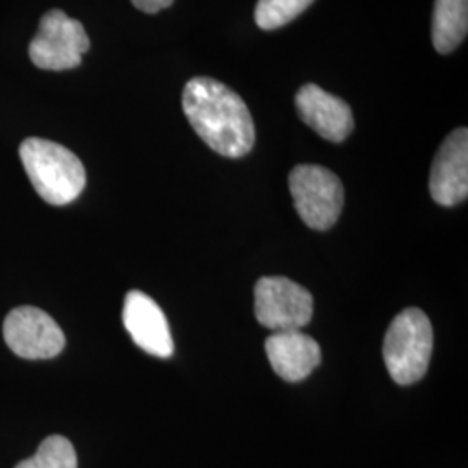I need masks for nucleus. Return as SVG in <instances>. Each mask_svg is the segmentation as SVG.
Instances as JSON below:
<instances>
[{
	"mask_svg": "<svg viewBox=\"0 0 468 468\" xmlns=\"http://www.w3.org/2000/svg\"><path fill=\"white\" fill-rule=\"evenodd\" d=\"M183 110L193 131L218 154L241 158L253 148L250 110L228 85L208 77L191 79L183 90Z\"/></svg>",
	"mask_w": 468,
	"mask_h": 468,
	"instance_id": "nucleus-1",
	"label": "nucleus"
},
{
	"mask_svg": "<svg viewBox=\"0 0 468 468\" xmlns=\"http://www.w3.org/2000/svg\"><path fill=\"white\" fill-rule=\"evenodd\" d=\"M19 158L37 195L49 205L63 207L77 200L84 191V164L65 146L30 137L19 146Z\"/></svg>",
	"mask_w": 468,
	"mask_h": 468,
	"instance_id": "nucleus-2",
	"label": "nucleus"
},
{
	"mask_svg": "<svg viewBox=\"0 0 468 468\" xmlns=\"http://www.w3.org/2000/svg\"><path fill=\"white\" fill-rule=\"evenodd\" d=\"M434 349L432 324L423 311L408 307L392 319L384 340V361L392 380L417 384L431 365Z\"/></svg>",
	"mask_w": 468,
	"mask_h": 468,
	"instance_id": "nucleus-3",
	"label": "nucleus"
},
{
	"mask_svg": "<svg viewBox=\"0 0 468 468\" xmlns=\"http://www.w3.org/2000/svg\"><path fill=\"white\" fill-rule=\"evenodd\" d=\"M290 193L303 224L316 231L330 229L344 208V186L332 170L297 165L288 177Z\"/></svg>",
	"mask_w": 468,
	"mask_h": 468,
	"instance_id": "nucleus-4",
	"label": "nucleus"
},
{
	"mask_svg": "<svg viewBox=\"0 0 468 468\" xmlns=\"http://www.w3.org/2000/svg\"><path fill=\"white\" fill-rule=\"evenodd\" d=\"M89 48L90 42L84 25L59 9H52L40 19L28 54L40 69L65 71L79 67Z\"/></svg>",
	"mask_w": 468,
	"mask_h": 468,
	"instance_id": "nucleus-5",
	"label": "nucleus"
},
{
	"mask_svg": "<svg viewBox=\"0 0 468 468\" xmlns=\"http://www.w3.org/2000/svg\"><path fill=\"white\" fill-rule=\"evenodd\" d=\"M314 302L305 290L283 276H266L255 284V316L272 332L301 330L313 319Z\"/></svg>",
	"mask_w": 468,
	"mask_h": 468,
	"instance_id": "nucleus-6",
	"label": "nucleus"
},
{
	"mask_svg": "<svg viewBox=\"0 0 468 468\" xmlns=\"http://www.w3.org/2000/svg\"><path fill=\"white\" fill-rule=\"evenodd\" d=\"M4 338L23 359H50L65 349V334L48 313L37 307H17L4 321Z\"/></svg>",
	"mask_w": 468,
	"mask_h": 468,
	"instance_id": "nucleus-7",
	"label": "nucleus"
},
{
	"mask_svg": "<svg viewBox=\"0 0 468 468\" xmlns=\"http://www.w3.org/2000/svg\"><path fill=\"white\" fill-rule=\"evenodd\" d=\"M431 197L441 207H454L468 197V131L456 129L444 139L431 168Z\"/></svg>",
	"mask_w": 468,
	"mask_h": 468,
	"instance_id": "nucleus-8",
	"label": "nucleus"
},
{
	"mask_svg": "<svg viewBox=\"0 0 468 468\" xmlns=\"http://www.w3.org/2000/svg\"><path fill=\"white\" fill-rule=\"evenodd\" d=\"M123 324L135 346L154 357L168 359L174 340L162 307L150 295L133 290L123 302Z\"/></svg>",
	"mask_w": 468,
	"mask_h": 468,
	"instance_id": "nucleus-9",
	"label": "nucleus"
},
{
	"mask_svg": "<svg viewBox=\"0 0 468 468\" xmlns=\"http://www.w3.org/2000/svg\"><path fill=\"white\" fill-rule=\"evenodd\" d=\"M295 108L302 122L326 141L342 143L354 131L351 106L316 84L303 85L299 89Z\"/></svg>",
	"mask_w": 468,
	"mask_h": 468,
	"instance_id": "nucleus-10",
	"label": "nucleus"
},
{
	"mask_svg": "<svg viewBox=\"0 0 468 468\" xmlns=\"http://www.w3.org/2000/svg\"><path fill=\"white\" fill-rule=\"evenodd\" d=\"M266 354L276 375L292 384L305 380L321 363L318 342L301 330L274 332L266 340Z\"/></svg>",
	"mask_w": 468,
	"mask_h": 468,
	"instance_id": "nucleus-11",
	"label": "nucleus"
},
{
	"mask_svg": "<svg viewBox=\"0 0 468 468\" xmlns=\"http://www.w3.org/2000/svg\"><path fill=\"white\" fill-rule=\"evenodd\" d=\"M468 0H435L432 44L439 54H450L467 37Z\"/></svg>",
	"mask_w": 468,
	"mask_h": 468,
	"instance_id": "nucleus-12",
	"label": "nucleus"
},
{
	"mask_svg": "<svg viewBox=\"0 0 468 468\" xmlns=\"http://www.w3.org/2000/svg\"><path fill=\"white\" fill-rule=\"evenodd\" d=\"M77 452L63 435H50L32 458L23 460L16 468H77Z\"/></svg>",
	"mask_w": 468,
	"mask_h": 468,
	"instance_id": "nucleus-13",
	"label": "nucleus"
},
{
	"mask_svg": "<svg viewBox=\"0 0 468 468\" xmlns=\"http://www.w3.org/2000/svg\"><path fill=\"white\" fill-rule=\"evenodd\" d=\"M314 0H259L255 7V23L262 30H278L302 13Z\"/></svg>",
	"mask_w": 468,
	"mask_h": 468,
	"instance_id": "nucleus-14",
	"label": "nucleus"
},
{
	"mask_svg": "<svg viewBox=\"0 0 468 468\" xmlns=\"http://www.w3.org/2000/svg\"><path fill=\"white\" fill-rule=\"evenodd\" d=\"M135 7L146 15H156L162 9H167L174 0H131Z\"/></svg>",
	"mask_w": 468,
	"mask_h": 468,
	"instance_id": "nucleus-15",
	"label": "nucleus"
}]
</instances>
